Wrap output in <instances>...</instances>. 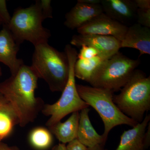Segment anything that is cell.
Masks as SVG:
<instances>
[{
    "label": "cell",
    "instance_id": "obj_2",
    "mask_svg": "<svg viewBox=\"0 0 150 150\" xmlns=\"http://www.w3.org/2000/svg\"><path fill=\"white\" fill-rule=\"evenodd\" d=\"M30 67L37 77L45 81L51 91L62 92L69 78L67 54L45 43L34 46Z\"/></svg>",
    "mask_w": 150,
    "mask_h": 150
},
{
    "label": "cell",
    "instance_id": "obj_25",
    "mask_svg": "<svg viewBox=\"0 0 150 150\" xmlns=\"http://www.w3.org/2000/svg\"><path fill=\"white\" fill-rule=\"evenodd\" d=\"M134 1L138 8L142 9L150 8V0H134Z\"/></svg>",
    "mask_w": 150,
    "mask_h": 150
},
{
    "label": "cell",
    "instance_id": "obj_3",
    "mask_svg": "<svg viewBox=\"0 0 150 150\" xmlns=\"http://www.w3.org/2000/svg\"><path fill=\"white\" fill-rule=\"evenodd\" d=\"M113 100L123 114L137 123L142 122L150 109V76L136 70Z\"/></svg>",
    "mask_w": 150,
    "mask_h": 150
},
{
    "label": "cell",
    "instance_id": "obj_21",
    "mask_svg": "<svg viewBox=\"0 0 150 150\" xmlns=\"http://www.w3.org/2000/svg\"><path fill=\"white\" fill-rule=\"evenodd\" d=\"M98 56H102L96 49L90 46H84L81 47L79 53H78L77 59H89Z\"/></svg>",
    "mask_w": 150,
    "mask_h": 150
},
{
    "label": "cell",
    "instance_id": "obj_19",
    "mask_svg": "<svg viewBox=\"0 0 150 150\" xmlns=\"http://www.w3.org/2000/svg\"><path fill=\"white\" fill-rule=\"evenodd\" d=\"M52 135L49 129L38 127L31 130L28 139L33 148L37 150H44L50 147L53 144Z\"/></svg>",
    "mask_w": 150,
    "mask_h": 150
},
{
    "label": "cell",
    "instance_id": "obj_29",
    "mask_svg": "<svg viewBox=\"0 0 150 150\" xmlns=\"http://www.w3.org/2000/svg\"><path fill=\"white\" fill-rule=\"evenodd\" d=\"M66 146L64 144L59 143L53 147L52 150H66Z\"/></svg>",
    "mask_w": 150,
    "mask_h": 150
},
{
    "label": "cell",
    "instance_id": "obj_12",
    "mask_svg": "<svg viewBox=\"0 0 150 150\" xmlns=\"http://www.w3.org/2000/svg\"><path fill=\"white\" fill-rule=\"evenodd\" d=\"M103 13L101 4H88L78 1L66 14L64 24L69 29H77Z\"/></svg>",
    "mask_w": 150,
    "mask_h": 150
},
{
    "label": "cell",
    "instance_id": "obj_30",
    "mask_svg": "<svg viewBox=\"0 0 150 150\" xmlns=\"http://www.w3.org/2000/svg\"><path fill=\"white\" fill-rule=\"evenodd\" d=\"M105 145H98L93 147L88 148V150H105L104 149Z\"/></svg>",
    "mask_w": 150,
    "mask_h": 150
},
{
    "label": "cell",
    "instance_id": "obj_27",
    "mask_svg": "<svg viewBox=\"0 0 150 150\" xmlns=\"http://www.w3.org/2000/svg\"><path fill=\"white\" fill-rule=\"evenodd\" d=\"M0 150H21L15 147H10L2 142H0Z\"/></svg>",
    "mask_w": 150,
    "mask_h": 150
},
{
    "label": "cell",
    "instance_id": "obj_5",
    "mask_svg": "<svg viewBox=\"0 0 150 150\" xmlns=\"http://www.w3.org/2000/svg\"><path fill=\"white\" fill-rule=\"evenodd\" d=\"M44 20L40 1L38 0L28 7L16 9L8 28L19 45L27 40L35 46L48 43L51 36L50 30L43 26Z\"/></svg>",
    "mask_w": 150,
    "mask_h": 150
},
{
    "label": "cell",
    "instance_id": "obj_4",
    "mask_svg": "<svg viewBox=\"0 0 150 150\" xmlns=\"http://www.w3.org/2000/svg\"><path fill=\"white\" fill-rule=\"evenodd\" d=\"M81 99L98 112L104 126L103 137L107 141L110 131L116 126L126 125L133 127L138 123L121 112L113 100V93L109 90L76 84Z\"/></svg>",
    "mask_w": 150,
    "mask_h": 150
},
{
    "label": "cell",
    "instance_id": "obj_16",
    "mask_svg": "<svg viewBox=\"0 0 150 150\" xmlns=\"http://www.w3.org/2000/svg\"><path fill=\"white\" fill-rule=\"evenodd\" d=\"M79 118V111L73 112L67 121L64 122L59 121L48 127V129L61 143L68 144L77 138Z\"/></svg>",
    "mask_w": 150,
    "mask_h": 150
},
{
    "label": "cell",
    "instance_id": "obj_6",
    "mask_svg": "<svg viewBox=\"0 0 150 150\" xmlns=\"http://www.w3.org/2000/svg\"><path fill=\"white\" fill-rule=\"evenodd\" d=\"M64 52L67 54L69 65V73L67 84L59 100L53 104L44 105L41 111L45 116H50L46 123L48 127L61 121L70 113L89 107L81 99L77 89L74 67L78 59L77 51L71 45L67 44L65 46Z\"/></svg>",
    "mask_w": 150,
    "mask_h": 150
},
{
    "label": "cell",
    "instance_id": "obj_18",
    "mask_svg": "<svg viewBox=\"0 0 150 150\" xmlns=\"http://www.w3.org/2000/svg\"><path fill=\"white\" fill-rule=\"evenodd\" d=\"M106 59L100 56L89 59H77L74 67L75 77L89 83Z\"/></svg>",
    "mask_w": 150,
    "mask_h": 150
},
{
    "label": "cell",
    "instance_id": "obj_8",
    "mask_svg": "<svg viewBox=\"0 0 150 150\" xmlns=\"http://www.w3.org/2000/svg\"><path fill=\"white\" fill-rule=\"evenodd\" d=\"M128 26L102 13L77 29L79 34H94L112 36L122 41Z\"/></svg>",
    "mask_w": 150,
    "mask_h": 150
},
{
    "label": "cell",
    "instance_id": "obj_26",
    "mask_svg": "<svg viewBox=\"0 0 150 150\" xmlns=\"http://www.w3.org/2000/svg\"><path fill=\"white\" fill-rule=\"evenodd\" d=\"M150 123L148 124L146 130L144 135V142L146 149H148L150 145Z\"/></svg>",
    "mask_w": 150,
    "mask_h": 150
},
{
    "label": "cell",
    "instance_id": "obj_28",
    "mask_svg": "<svg viewBox=\"0 0 150 150\" xmlns=\"http://www.w3.org/2000/svg\"><path fill=\"white\" fill-rule=\"evenodd\" d=\"M81 2L88 4L96 5L100 4L101 0H78Z\"/></svg>",
    "mask_w": 150,
    "mask_h": 150
},
{
    "label": "cell",
    "instance_id": "obj_1",
    "mask_svg": "<svg viewBox=\"0 0 150 150\" xmlns=\"http://www.w3.org/2000/svg\"><path fill=\"white\" fill-rule=\"evenodd\" d=\"M38 79L30 66L24 64L16 75L0 83V93L13 108L21 127L34 122L45 105L42 98L35 96Z\"/></svg>",
    "mask_w": 150,
    "mask_h": 150
},
{
    "label": "cell",
    "instance_id": "obj_17",
    "mask_svg": "<svg viewBox=\"0 0 150 150\" xmlns=\"http://www.w3.org/2000/svg\"><path fill=\"white\" fill-rule=\"evenodd\" d=\"M19 123L18 117L10 103L0 93V142L10 136Z\"/></svg>",
    "mask_w": 150,
    "mask_h": 150
},
{
    "label": "cell",
    "instance_id": "obj_20",
    "mask_svg": "<svg viewBox=\"0 0 150 150\" xmlns=\"http://www.w3.org/2000/svg\"><path fill=\"white\" fill-rule=\"evenodd\" d=\"M137 23L142 26L150 28V8H138L137 14Z\"/></svg>",
    "mask_w": 150,
    "mask_h": 150
},
{
    "label": "cell",
    "instance_id": "obj_11",
    "mask_svg": "<svg viewBox=\"0 0 150 150\" xmlns=\"http://www.w3.org/2000/svg\"><path fill=\"white\" fill-rule=\"evenodd\" d=\"M100 4L103 13L126 26L136 21L138 8L134 0H101Z\"/></svg>",
    "mask_w": 150,
    "mask_h": 150
},
{
    "label": "cell",
    "instance_id": "obj_15",
    "mask_svg": "<svg viewBox=\"0 0 150 150\" xmlns=\"http://www.w3.org/2000/svg\"><path fill=\"white\" fill-rule=\"evenodd\" d=\"M90 110L87 108L81 110L77 139L87 148L105 145L106 140L96 132L92 125L89 116Z\"/></svg>",
    "mask_w": 150,
    "mask_h": 150
},
{
    "label": "cell",
    "instance_id": "obj_13",
    "mask_svg": "<svg viewBox=\"0 0 150 150\" xmlns=\"http://www.w3.org/2000/svg\"><path fill=\"white\" fill-rule=\"evenodd\" d=\"M134 48L139 51V56L150 54V28L135 23L128 28L121 48Z\"/></svg>",
    "mask_w": 150,
    "mask_h": 150
},
{
    "label": "cell",
    "instance_id": "obj_14",
    "mask_svg": "<svg viewBox=\"0 0 150 150\" xmlns=\"http://www.w3.org/2000/svg\"><path fill=\"white\" fill-rule=\"evenodd\" d=\"M150 114L146 115L141 123L121 135L119 145L115 150H145L144 135L150 123Z\"/></svg>",
    "mask_w": 150,
    "mask_h": 150
},
{
    "label": "cell",
    "instance_id": "obj_22",
    "mask_svg": "<svg viewBox=\"0 0 150 150\" xmlns=\"http://www.w3.org/2000/svg\"><path fill=\"white\" fill-rule=\"evenodd\" d=\"M11 17L9 13L5 0H0V19L3 26L8 28Z\"/></svg>",
    "mask_w": 150,
    "mask_h": 150
},
{
    "label": "cell",
    "instance_id": "obj_7",
    "mask_svg": "<svg viewBox=\"0 0 150 150\" xmlns=\"http://www.w3.org/2000/svg\"><path fill=\"white\" fill-rule=\"evenodd\" d=\"M139 59H131L118 51L106 59L89 83L91 86L118 91L128 82L140 65Z\"/></svg>",
    "mask_w": 150,
    "mask_h": 150
},
{
    "label": "cell",
    "instance_id": "obj_9",
    "mask_svg": "<svg viewBox=\"0 0 150 150\" xmlns=\"http://www.w3.org/2000/svg\"><path fill=\"white\" fill-rule=\"evenodd\" d=\"M70 43L78 48L84 46L92 47L106 59L118 53L121 48V41L115 38L94 34L74 35Z\"/></svg>",
    "mask_w": 150,
    "mask_h": 150
},
{
    "label": "cell",
    "instance_id": "obj_32",
    "mask_svg": "<svg viewBox=\"0 0 150 150\" xmlns=\"http://www.w3.org/2000/svg\"><path fill=\"white\" fill-rule=\"evenodd\" d=\"M1 25H2V24L1 21V19H0V26Z\"/></svg>",
    "mask_w": 150,
    "mask_h": 150
},
{
    "label": "cell",
    "instance_id": "obj_10",
    "mask_svg": "<svg viewBox=\"0 0 150 150\" xmlns=\"http://www.w3.org/2000/svg\"><path fill=\"white\" fill-rule=\"evenodd\" d=\"M20 45L8 28L3 26L0 31V63L8 67L12 76L16 75L24 64L23 60L17 57Z\"/></svg>",
    "mask_w": 150,
    "mask_h": 150
},
{
    "label": "cell",
    "instance_id": "obj_31",
    "mask_svg": "<svg viewBox=\"0 0 150 150\" xmlns=\"http://www.w3.org/2000/svg\"><path fill=\"white\" fill-rule=\"evenodd\" d=\"M2 75V71L1 68L0 67V78L1 76Z\"/></svg>",
    "mask_w": 150,
    "mask_h": 150
},
{
    "label": "cell",
    "instance_id": "obj_24",
    "mask_svg": "<svg viewBox=\"0 0 150 150\" xmlns=\"http://www.w3.org/2000/svg\"><path fill=\"white\" fill-rule=\"evenodd\" d=\"M66 147V150H88V148L77 139L68 143Z\"/></svg>",
    "mask_w": 150,
    "mask_h": 150
},
{
    "label": "cell",
    "instance_id": "obj_23",
    "mask_svg": "<svg viewBox=\"0 0 150 150\" xmlns=\"http://www.w3.org/2000/svg\"><path fill=\"white\" fill-rule=\"evenodd\" d=\"M40 2L44 19L53 18V9L51 0H40Z\"/></svg>",
    "mask_w": 150,
    "mask_h": 150
}]
</instances>
